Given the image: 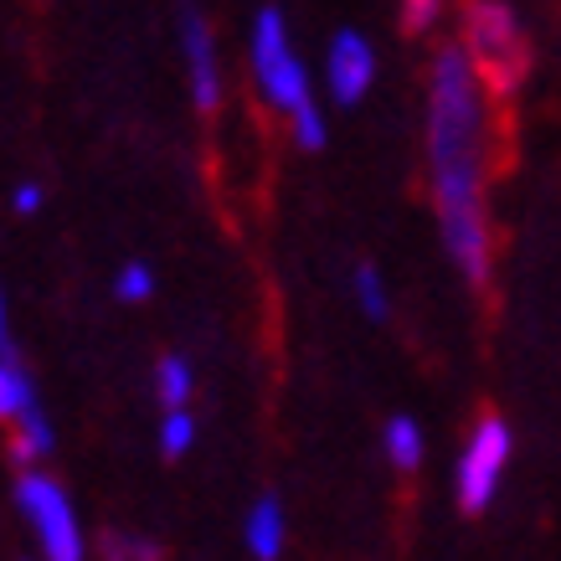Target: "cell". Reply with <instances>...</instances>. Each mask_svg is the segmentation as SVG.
<instances>
[{
  "mask_svg": "<svg viewBox=\"0 0 561 561\" xmlns=\"http://www.w3.org/2000/svg\"><path fill=\"white\" fill-rule=\"evenodd\" d=\"M427 165L438 202L443 248L459 273L484 289L494 263L490 211H484V88L463 47H443L427 88Z\"/></svg>",
  "mask_w": 561,
  "mask_h": 561,
  "instance_id": "cell-1",
  "label": "cell"
},
{
  "mask_svg": "<svg viewBox=\"0 0 561 561\" xmlns=\"http://www.w3.org/2000/svg\"><path fill=\"white\" fill-rule=\"evenodd\" d=\"M253 83L257 93L273 103V108H305L309 103V72L305 62L294 57L289 26H284V11L278 5H263L253 21Z\"/></svg>",
  "mask_w": 561,
  "mask_h": 561,
  "instance_id": "cell-2",
  "label": "cell"
},
{
  "mask_svg": "<svg viewBox=\"0 0 561 561\" xmlns=\"http://www.w3.org/2000/svg\"><path fill=\"white\" fill-rule=\"evenodd\" d=\"M463 57H469L479 88L490 83L494 93H511L520 83V72H526V42H520V26H515L511 5H474L469 11Z\"/></svg>",
  "mask_w": 561,
  "mask_h": 561,
  "instance_id": "cell-3",
  "label": "cell"
},
{
  "mask_svg": "<svg viewBox=\"0 0 561 561\" xmlns=\"http://www.w3.org/2000/svg\"><path fill=\"white\" fill-rule=\"evenodd\" d=\"M16 505L26 515V526L36 530L42 541V561H83V530H78V515H72L68 490L51 474H21L16 479Z\"/></svg>",
  "mask_w": 561,
  "mask_h": 561,
  "instance_id": "cell-4",
  "label": "cell"
},
{
  "mask_svg": "<svg viewBox=\"0 0 561 561\" xmlns=\"http://www.w3.org/2000/svg\"><path fill=\"white\" fill-rule=\"evenodd\" d=\"M511 427H505V417H479V427L469 433V443H463L459 454V505L463 515H479L490 511L494 490H500V479H505V463H511Z\"/></svg>",
  "mask_w": 561,
  "mask_h": 561,
  "instance_id": "cell-5",
  "label": "cell"
},
{
  "mask_svg": "<svg viewBox=\"0 0 561 561\" xmlns=\"http://www.w3.org/2000/svg\"><path fill=\"white\" fill-rule=\"evenodd\" d=\"M324 78H330V93L341 103H360L376 83V47L360 32H335Z\"/></svg>",
  "mask_w": 561,
  "mask_h": 561,
  "instance_id": "cell-6",
  "label": "cell"
},
{
  "mask_svg": "<svg viewBox=\"0 0 561 561\" xmlns=\"http://www.w3.org/2000/svg\"><path fill=\"white\" fill-rule=\"evenodd\" d=\"M181 47H186V68H191V99L202 114H211L221 103V68H217V36L202 21V11L181 16Z\"/></svg>",
  "mask_w": 561,
  "mask_h": 561,
  "instance_id": "cell-7",
  "label": "cell"
},
{
  "mask_svg": "<svg viewBox=\"0 0 561 561\" xmlns=\"http://www.w3.org/2000/svg\"><path fill=\"white\" fill-rule=\"evenodd\" d=\"M51 448H57V433H51V423L42 417V408H32L11 427V463H21L26 474H32L42 459H51Z\"/></svg>",
  "mask_w": 561,
  "mask_h": 561,
  "instance_id": "cell-8",
  "label": "cell"
},
{
  "mask_svg": "<svg viewBox=\"0 0 561 561\" xmlns=\"http://www.w3.org/2000/svg\"><path fill=\"white\" fill-rule=\"evenodd\" d=\"M36 408V391H32V376L21 371V360L5 351L0 356V423L16 427L26 412Z\"/></svg>",
  "mask_w": 561,
  "mask_h": 561,
  "instance_id": "cell-9",
  "label": "cell"
},
{
  "mask_svg": "<svg viewBox=\"0 0 561 561\" xmlns=\"http://www.w3.org/2000/svg\"><path fill=\"white\" fill-rule=\"evenodd\" d=\"M248 551L257 561H278V551H284V511H278V500H257L248 511Z\"/></svg>",
  "mask_w": 561,
  "mask_h": 561,
  "instance_id": "cell-10",
  "label": "cell"
},
{
  "mask_svg": "<svg viewBox=\"0 0 561 561\" xmlns=\"http://www.w3.org/2000/svg\"><path fill=\"white\" fill-rule=\"evenodd\" d=\"M191 387H196V371H191V360H186V356H160V366H154V391H160L165 412H186Z\"/></svg>",
  "mask_w": 561,
  "mask_h": 561,
  "instance_id": "cell-11",
  "label": "cell"
},
{
  "mask_svg": "<svg viewBox=\"0 0 561 561\" xmlns=\"http://www.w3.org/2000/svg\"><path fill=\"white\" fill-rule=\"evenodd\" d=\"M381 448H387V459L397 469H417L423 463V427L412 417H391L387 433H381Z\"/></svg>",
  "mask_w": 561,
  "mask_h": 561,
  "instance_id": "cell-12",
  "label": "cell"
},
{
  "mask_svg": "<svg viewBox=\"0 0 561 561\" xmlns=\"http://www.w3.org/2000/svg\"><path fill=\"white\" fill-rule=\"evenodd\" d=\"M191 443H196L191 412H165V423H160V454H165V459H181V454H191Z\"/></svg>",
  "mask_w": 561,
  "mask_h": 561,
  "instance_id": "cell-13",
  "label": "cell"
},
{
  "mask_svg": "<svg viewBox=\"0 0 561 561\" xmlns=\"http://www.w3.org/2000/svg\"><path fill=\"white\" fill-rule=\"evenodd\" d=\"M289 129H294V145H299V150H320V145H324V114H320V103L309 99L305 108H294V114H289Z\"/></svg>",
  "mask_w": 561,
  "mask_h": 561,
  "instance_id": "cell-14",
  "label": "cell"
},
{
  "mask_svg": "<svg viewBox=\"0 0 561 561\" xmlns=\"http://www.w3.org/2000/svg\"><path fill=\"white\" fill-rule=\"evenodd\" d=\"M114 294H119V305H139V299H150L154 273L145 268V263H124L119 278H114Z\"/></svg>",
  "mask_w": 561,
  "mask_h": 561,
  "instance_id": "cell-15",
  "label": "cell"
},
{
  "mask_svg": "<svg viewBox=\"0 0 561 561\" xmlns=\"http://www.w3.org/2000/svg\"><path fill=\"white\" fill-rule=\"evenodd\" d=\"M356 299L360 309L371 314V320H387V284H381V273L366 263V268H356Z\"/></svg>",
  "mask_w": 561,
  "mask_h": 561,
  "instance_id": "cell-16",
  "label": "cell"
},
{
  "mask_svg": "<svg viewBox=\"0 0 561 561\" xmlns=\"http://www.w3.org/2000/svg\"><path fill=\"white\" fill-rule=\"evenodd\" d=\"M11 202H16L21 217H32V211H42V186H32V181H26V186H16V196H11Z\"/></svg>",
  "mask_w": 561,
  "mask_h": 561,
  "instance_id": "cell-17",
  "label": "cell"
},
{
  "mask_svg": "<svg viewBox=\"0 0 561 561\" xmlns=\"http://www.w3.org/2000/svg\"><path fill=\"white\" fill-rule=\"evenodd\" d=\"M433 16H438V5H433V0H427V5H408V26H412V32H417V26H427Z\"/></svg>",
  "mask_w": 561,
  "mask_h": 561,
  "instance_id": "cell-18",
  "label": "cell"
},
{
  "mask_svg": "<svg viewBox=\"0 0 561 561\" xmlns=\"http://www.w3.org/2000/svg\"><path fill=\"white\" fill-rule=\"evenodd\" d=\"M0 351H5V299H0Z\"/></svg>",
  "mask_w": 561,
  "mask_h": 561,
  "instance_id": "cell-19",
  "label": "cell"
}]
</instances>
